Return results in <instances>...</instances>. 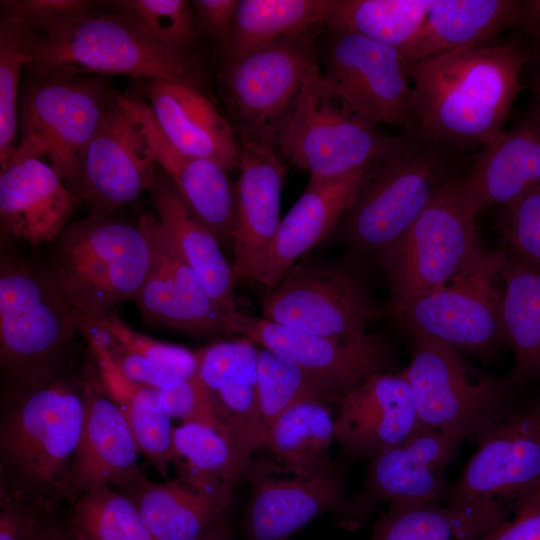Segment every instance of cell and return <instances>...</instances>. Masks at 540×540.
<instances>
[{"instance_id":"obj_9","label":"cell","mask_w":540,"mask_h":540,"mask_svg":"<svg viewBox=\"0 0 540 540\" xmlns=\"http://www.w3.org/2000/svg\"><path fill=\"white\" fill-rule=\"evenodd\" d=\"M115 94L105 78L34 76L19 97L20 136L11 158H47L77 197L84 151Z\"/></svg>"},{"instance_id":"obj_38","label":"cell","mask_w":540,"mask_h":540,"mask_svg":"<svg viewBox=\"0 0 540 540\" xmlns=\"http://www.w3.org/2000/svg\"><path fill=\"white\" fill-rule=\"evenodd\" d=\"M332 0H239L224 49L227 60L324 25Z\"/></svg>"},{"instance_id":"obj_51","label":"cell","mask_w":540,"mask_h":540,"mask_svg":"<svg viewBox=\"0 0 540 540\" xmlns=\"http://www.w3.org/2000/svg\"><path fill=\"white\" fill-rule=\"evenodd\" d=\"M519 27L540 44V0H523Z\"/></svg>"},{"instance_id":"obj_7","label":"cell","mask_w":540,"mask_h":540,"mask_svg":"<svg viewBox=\"0 0 540 540\" xmlns=\"http://www.w3.org/2000/svg\"><path fill=\"white\" fill-rule=\"evenodd\" d=\"M459 175L444 183L409 229L379 255L393 313L446 285L487 253L475 225L478 213L459 190Z\"/></svg>"},{"instance_id":"obj_19","label":"cell","mask_w":540,"mask_h":540,"mask_svg":"<svg viewBox=\"0 0 540 540\" xmlns=\"http://www.w3.org/2000/svg\"><path fill=\"white\" fill-rule=\"evenodd\" d=\"M273 474L271 463L253 464L242 540H289L318 516L332 514L346 496V469L340 462H331L309 478Z\"/></svg>"},{"instance_id":"obj_3","label":"cell","mask_w":540,"mask_h":540,"mask_svg":"<svg viewBox=\"0 0 540 540\" xmlns=\"http://www.w3.org/2000/svg\"><path fill=\"white\" fill-rule=\"evenodd\" d=\"M34 76L122 75L188 83L199 88L203 69L191 53L169 50L126 15L91 12L33 29L29 61Z\"/></svg>"},{"instance_id":"obj_26","label":"cell","mask_w":540,"mask_h":540,"mask_svg":"<svg viewBox=\"0 0 540 540\" xmlns=\"http://www.w3.org/2000/svg\"><path fill=\"white\" fill-rule=\"evenodd\" d=\"M146 93L156 125L176 150L214 161L226 171L238 167L240 144L234 129L199 88L151 80Z\"/></svg>"},{"instance_id":"obj_33","label":"cell","mask_w":540,"mask_h":540,"mask_svg":"<svg viewBox=\"0 0 540 540\" xmlns=\"http://www.w3.org/2000/svg\"><path fill=\"white\" fill-rule=\"evenodd\" d=\"M511 515L491 504L390 503L369 540H486Z\"/></svg>"},{"instance_id":"obj_16","label":"cell","mask_w":540,"mask_h":540,"mask_svg":"<svg viewBox=\"0 0 540 540\" xmlns=\"http://www.w3.org/2000/svg\"><path fill=\"white\" fill-rule=\"evenodd\" d=\"M463 441L447 433L422 429L404 443L368 461L361 488L332 512L335 524L354 531L365 526L383 503L439 500L448 487L445 473Z\"/></svg>"},{"instance_id":"obj_29","label":"cell","mask_w":540,"mask_h":540,"mask_svg":"<svg viewBox=\"0 0 540 540\" xmlns=\"http://www.w3.org/2000/svg\"><path fill=\"white\" fill-rule=\"evenodd\" d=\"M520 18V1L433 0L420 30L401 55L409 71L428 58L486 44L504 29L519 26Z\"/></svg>"},{"instance_id":"obj_37","label":"cell","mask_w":540,"mask_h":540,"mask_svg":"<svg viewBox=\"0 0 540 540\" xmlns=\"http://www.w3.org/2000/svg\"><path fill=\"white\" fill-rule=\"evenodd\" d=\"M334 421L326 402L300 400L275 420L263 448L274 456L283 472L312 477L332 462L329 450L335 441Z\"/></svg>"},{"instance_id":"obj_6","label":"cell","mask_w":540,"mask_h":540,"mask_svg":"<svg viewBox=\"0 0 540 540\" xmlns=\"http://www.w3.org/2000/svg\"><path fill=\"white\" fill-rule=\"evenodd\" d=\"M78 315L24 258L2 252L0 364L5 391L31 385L68 365Z\"/></svg>"},{"instance_id":"obj_39","label":"cell","mask_w":540,"mask_h":540,"mask_svg":"<svg viewBox=\"0 0 540 540\" xmlns=\"http://www.w3.org/2000/svg\"><path fill=\"white\" fill-rule=\"evenodd\" d=\"M433 0H332L325 22L330 33L359 34L400 54L420 30Z\"/></svg>"},{"instance_id":"obj_35","label":"cell","mask_w":540,"mask_h":540,"mask_svg":"<svg viewBox=\"0 0 540 540\" xmlns=\"http://www.w3.org/2000/svg\"><path fill=\"white\" fill-rule=\"evenodd\" d=\"M90 350L98 377L121 409L140 454L166 478L172 465L174 427L160 391L128 379L102 349L90 347Z\"/></svg>"},{"instance_id":"obj_45","label":"cell","mask_w":540,"mask_h":540,"mask_svg":"<svg viewBox=\"0 0 540 540\" xmlns=\"http://www.w3.org/2000/svg\"><path fill=\"white\" fill-rule=\"evenodd\" d=\"M501 229L506 252L540 262V186L504 206Z\"/></svg>"},{"instance_id":"obj_13","label":"cell","mask_w":540,"mask_h":540,"mask_svg":"<svg viewBox=\"0 0 540 540\" xmlns=\"http://www.w3.org/2000/svg\"><path fill=\"white\" fill-rule=\"evenodd\" d=\"M505 251L487 252L446 285L421 295L395 312L412 334L456 349L483 354L504 340L497 286Z\"/></svg>"},{"instance_id":"obj_15","label":"cell","mask_w":540,"mask_h":540,"mask_svg":"<svg viewBox=\"0 0 540 540\" xmlns=\"http://www.w3.org/2000/svg\"><path fill=\"white\" fill-rule=\"evenodd\" d=\"M476 441V451L447 490L446 502L491 504L513 514L540 487V399Z\"/></svg>"},{"instance_id":"obj_8","label":"cell","mask_w":540,"mask_h":540,"mask_svg":"<svg viewBox=\"0 0 540 540\" xmlns=\"http://www.w3.org/2000/svg\"><path fill=\"white\" fill-rule=\"evenodd\" d=\"M403 374L423 429L462 441L477 440L520 408L511 382L479 373L458 349L425 335L413 334L411 360Z\"/></svg>"},{"instance_id":"obj_30","label":"cell","mask_w":540,"mask_h":540,"mask_svg":"<svg viewBox=\"0 0 540 540\" xmlns=\"http://www.w3.org/2000/svg\"><path fill=\"white\" fill-rule=\"evenodd\" d=\"M199 377L210 391L227 433L251 460L255 423L258 349L242 340L215 343L198 351Z\"/></svg>"},{"instance_id":"obj_47","label":"cell","mask_w":540,"mask_h":540,"mask_svg":"<svg viewBox=\"0 0 540 540\" xmlns=\"http://www.w3.org/2000/svg\"><path fill=\"white\" fill-rule=\"evenodd\" d=\"M1 22L23 23L41 31L93 12L86 0H2Z\"/></svg>"},{"instance_id":"obj_54","label":"cell","mask_w":540,"mask_h":540,"mask_svg":"<svg viewBox=\"0 0 540 540\" xmlns=\"http://www.w3.org/2000/svg\"><path fill=\"white\" fill-rule=\"evenodd\" d=\"M203 540H232L231 532L228 523L226 522L212 534Z\"/></svg>"},{"instance_id":"obj_14","label":"cell","mask_w":540,"mask_h":540,"mask_svg":"<svg viewBox=\"0 0 540 540\" xmlns=\"http://www.w3.org/2000/svg\"><path fill=\"white\" fill-rule=\"evenodd\" d=\"M157 166L151 140L130 96L115 94L84 151L77 197L90 214L111 216L149 191Z\"/></svg>"},{"instance_id":"obj_40","label":"cell","mask_w":540,"mask_h":540,"mask_svg":"<svg viewBox=\"0 0 540 540\" xmlns=\"http://www.w3.org/2000/svg\"><path fill=\"white\" fill-rule=\"evenodd\" d=\"M70 507L65 521L75 540H156L134 501L115 487L91 489Z\"/></svg>"},{"instance_id":"obj_52","label":"cell","mask_w":540,"mask_h":540,"mask_svg":"<svg viewBox=\"0 0 540 540\" xmlns=\"http://www.w3.org/2000/svg\"><path fill=\"white\" fill-rule=\"evenodd\" d=\"M32 540H75L70 533L65 520L55 516V512L49 514L43 521L38 532Z\"/></svg>"},{"instance_id":"obj_12","label":"cell","mask_w":540,"mask_h":540,"mask_svg":"<svg viewBox=\"0 0 540 540\" xmlns=\"http://www.w3.org/2000/svg\"><path fill=\"white\" fill-rule=\"evenodd\" d=\"M263 317L306 332L367 338L379 316L363 268L347 258L297 262L262 300Z\"/></svg>"},{"instance_id":"obj_44","label":"cell","mask_w":540,"mask_h":540,"mask_svg":"<svg viewBox=\"0 0 540 540\" xmlns=\"http://www.w3.org/2000/svg\"><path fill=\"white\" fill-rule=\"evenodd\" d=\"M84 316L107 331L124 348L161 366L179 379L190 380L199 375L197 352L143 335L132 329L113 310Z\"/></svg>"},{"instance_id":"obj_46","label":"cell","mask_w":540,"mask_h":540,"mask_svg":"<svg viewBox=\"0 0 540 540\" xmlns=\"http://www.w3.org/2000/svg\"><path fill=\"white\" fill-rule=\"evenodd\" d=\"M159 391L172 419L182 423H200L227 432L216 403L199 375Z\"/></svg>"},{"instance_id":"obj_11","label":"cell","mask_w":540,"mask_h":540,"mask_svg":"<svg viewBox=\"0 0 540 540\" xmlns=\"http://www.w3.org/2000/svg\"><path fill=\"white\" fill-rule=\"evenodd\" d=\"M381 134L357 115L323 80L304 86L282 131L277 154L310 176L339 177L367 167L405 140Z\"/></svg>"},{"instance_id":"obj_36","label":"cell","mask_w":540,"mask_h":540,"mask_svg":"<svg viewBox=\"0 0 540 540\" xmlns=\"http://www.w3.org/2000/svg\"><path fill=\"white\" fill-rule=\"evenodd\" d=\"M500 276L503 335L514 356L511 382L519 383L540 375V262L505 251Z\"/></svg>"},{"instance_id":"obj_20","label":"cell","mask_w":540,"mask_h":540,"mask_svg":"<svg viewBox=\"0 0 540 540\" xmlns=\"http://www.w3.org/2000/svg\"><path fill=\"white\" fill-rule=\"evenodd\" d=\"M138 221L151 253L146 279L134 301L143 319L194 334L224 332L222 316L168 229L150 214H142Z\"/></svg>"},{"instance_id":"obj_25","label":"cell","mask_w":540,"mask_h":540,"mask_svg":"<svg viewBox=\"0 0 540 540\" xmlns=\"http://www.w3.org/2000/svg\"><path fill=\"white\" fill-rule=\"evenodd\" d=\"M540 186V116L530 107L512 128L481 147L469 169L458 176L459 190L478 214L510 204Z\"/></svg>"},{"instance_id":"obj_2","label":"cell","mask_w":540,"mask_h":540,"mask_svg":"<svg viewBox=\"0 0 540 540\" xmlns=\"http://www.w3.org/2000/svg\"><path fill=\"white\" fill-rule=\"evenodd\" d=\"M86 378L68 369L5 391L0 415V495L53 512L77 448Z\"/></svg>"},{"instance_id":"obj_1","label":"cell","mask_w":540,"mask_h":540,"mask_svg":"<svg viewBox=\"0 0 540 540\" xmlns=\"http://www.w3.org/2000/svg\"><path fill=\"white\" fill-rule=\"evenodd\" d=\"M517 41L455 49L413 65L415 128L458 150L485 146L504 131L528 61Z\"/></svg>"},{"instance_id":"obj_27","label":"cell","mask_w":540,"mask_h":540,"mask_svg":"<svg viewBox=\"0 0 540 540\" xmlns=\"http://www.w3.org/2000/svg\"><path fill=\"white\" fill-rule=\"evenodd\" d=\"M369 166L339 177L310 176L281 220L273 248L255 281L275 287L300 257L340 224Z\"/></svg>"},{"instance_id":"obj_24","label":"cell","mask_w":540,"mask_h":540,"mask_svg":"<svg viewBox=\"0 0 540 540\" xmlns=\"http://www.w3.org/2000/svg\"><path fill=\"white\" fill-rule=\"evenodd\" d=\"M80 203L54 169L39 158L12 157L0 173V223L31 246L51 242Z\"/></svg>"},{"instance_id":"obj_50","label":"cell","mask_w":540,"mask_h":540,"mask_svg":"<svg viewBox=\"0 0 540 540\" xmlns=\"http://www.w3.org/2000/svg\"><path fill=\"white\" fill-rule=\"evenodd\" d=\"M191 3L199 29L218 42L224 51L239 0H194Z\"/></svg>"},{"instance_id":"obj_32","label":"cell","mask_w":540,"mask_h":540,"mask_svg":"<svg viewBox=\"0 0 540 540\" xmlns=\"http://www.w3.org/2000/svg\"><path fill=\"white\" fill-rule=\"evenodd\" d=\"M158 219L176 241L214 307L223 316L236 310L232 266L216 237L193 215L166 174L149 191Z\"/></svg>"},{"instance_id":"obj_53","label":"cell","mask_w":540,"mask_h":540,"mask_svg":"<svg viewBox=\"0 0 540 540\" xmlns=\"http://www.w3.org/2000/svg\"><path fill=\"white\" fill-rule=\"evenodd\" d=\"M529 107L540 116V48L537 54V66L532 82V100Z\"/></svg>"},{"instance_id":"obj_34","label":"cell","mask_w":540,"mask_h":540,"mask_svg":"<svg viewBox=\"0 0 540 540\" xmlns=\"http://www.w3.org/2000/svg\"><path fill=\"white\" fill-rule=\"evenodd\" d=\"M171 464L184 484L224 497H231L253 467L227 432L200 423L174 428Z\"/></svg>"},{"instance_id":"obj_31","label":"cell","mask_w":540,"mask_h":540,"mask_svg":"<svg viewBox=\"0 0 540 540\" xmlns=\"http://www.w3.org/2000/svg\"><path fill=\"white\" fill-rule=\"evenodd\" d=\"M117 489L134 501L156 540H203L227 522L231 497L199 492L178 479L159 483L140 475Z\"/></svg>"},{"instance_id":"obj_5","label":"cell","mask_w":540,"mask_h":540,"mask_svg":"<svg viewBox=\"0 0 540 540\" xmlns=\"http://www.w3.org/2000/svg\"><path fill=\"white\" fill-rule=\"evenodd\" d=\"M404 142L366 170L344 213V238L357 250L378 256L414 223L439 188L455 172V149L416 129Z\"/></svg>"},{"instance_id":"obj_42","label":"cell","mask_w":540,"mask_h":540,"mask_svg":"<svg viewBox=\"0 0 540 540\" xmlns=\"http://www.w3.org/2000/svg\"><path fill=\"white\" fill-rule=\"evenodd\" d=\"M33 28L0 22V164L4 167L17 147L19 79L29 61Z\"/></svg>"},{"instance_id":"obj_48","label":"cell","mask_w":540,"mask_h":540,"mask_svg":"<svg viewBox=\"0 0 540 540\" xmlns=\"http://www.w3.org/2000/svg\"><path fill=\"white\" fill-rule=\"evenodd\" d=\"M53 512L18 498L0 495V540H32L45 518Z\"/></svg>"},{"instance_id":"obj_43","label":"cell","mask_w":540,"mask_h":540,"mask_svg":"<svg viewBox=\"0 0 540 540\" xmlns=\"http://www.w3.org/2000/svg\"><path fill=\"white\" fill-rule=\"evenodd\" d=\"M109 3L169 50L191 53L197 43L199 28L187 1L120 0Z\"/></svg>"},{"instance_id":"obj_28","label":"cell","mask_w":540,"mask_h":540,"mask_svg":"<svg viewBox=\"0 0 540 540\" xmlns=\"http://www.w3.org/2000/svg\"><path fill=\"white\" fill-rule=\"evenodd\" d=\"M151 140L157 165L172 181L193 215L216 237L231 246L235 224V189L218 163L176 150L156 125L145 102L130 97Z\"/></svg>"},{"instance_id":"obj_10","label":"cell","mask_w":540,"mask_h":540,"mask_svg":"<svg viewBox=\"0 0 540 540\" xmlns=\"http://www.w3.org/2000/svg\"><path fill=\"white\" fill-rule=\"evenodd\" d=\"M323 27L315 26L226 61L223 84L240 140L277 153L299 95L321 72L316 39Z\"/></svg>"},{"instance_id":"obj_4","label":"cell","mask_w":540,"mask_h":540,"mask_svg":"<svg viewBox=\"0 0 540 540\" xmlns=\"http://www.w3.org/2000/svg\"><path fill=\"white\" fill-rule=\"evenodd\" d=\"M41 268L77 314L112 310L135 301L150 266L148 236L139 221L89 214L50 242Z\"/></svg>"},{"instance_id":"obj_22","label":"cell","mask_w":540,"mask_h":540,"mask_svg":"<svg viewBox=\"0 0 540 540\" xmlns=\"http://www.w3.org/2000/svg\"><path fill=\"white\" fill-rule=\"evenodd\" d=\"M338 404L335 441L351 458L369 461L423 429L403 372H375Z\"/></svg>"},{"instance_id":"obj_23","label":"cell","mask_w":540,"mask_h":540,"mask_svg":"<svg viewBox=\"0 0 540 540\" xmlns=\"http://www.w3.org/2000/svg\"><path fill=\"white\" fill-rule=\"evenodd\" d=\"M240 176L235 188L232 272L254 280L273 248L280 220L285 168L272 149L240 140Z\"/></svg>"},{"instance_id":"obj_18","label":"cell","mask_w":540,"mask_h":540,"mask_svg":"<svg viewBox=\"0 0 540 540\" xmlns=\"http://www.w3.org/2000/svg\"><path fill=\"white\" fill-rule=\"evenodd\" d=\"M223 329L292 361L315 383L326 402H338L368 376L380 372L379 349L369 336L332 338L237 310L223 316Z\"/></svg>"},{"instance_id":"obj_21","label":"cell","mask_w":540,"mask_h":540,"mask_svg":"<svg viewBox=\"0 0 540 540\" xmlns=\"http://www.w3.org/2000/svg\"><path fill=\"white\" fill-rule=\"evenodd\" d=\"M130 427L99 377H87L80 439L61 486L69 505L101 486L120 487L141 474Z\"/></svg>"},{"instance_id":"obj_41","label":"cell","mask_w":540,"mask_h":540,"mask_svg":"<svg viewBox=\"0 0 540 540\" xmlns=\"http://www.w3.org/2000/svg\"><path fill=\"white\" fill-rule=\"evenodd\" d=\"M303 399H325L315 383L296 364L279 354L258 349V384L251 448L264 447L275 420L292 404Z\"/></svg>"},{"instance_id":"obj_17","label":"cell","mask_w":540,"mask_h":540,"mask_svg":"<svg viewBox=\"0 0 540 540\" xmlns=\"http://www.w3.org/2000/svg\"><path fill=\"white\" fill-rule=\"evenodd\" d=\"M330 34L325 83L371 124L415 130L414 91L400 52L359 34Z\"/></svg>"},{"instance_id":"obj_49","label":"cell","mask_w":540,"mask_h":540,"mask_svg":"<svg viewBox=\"0 0 540 540\" xmlns=\"http://www.w3.org/2000/svg\"><path fill=\"white\" fill-rule=\"evenodd\" d=\"M486 540H540V487L528 495Z\"/></svg>"}]
</instances>
